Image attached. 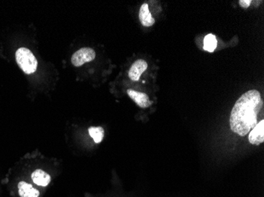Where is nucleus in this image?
Here are the masks:
<instances>
[{"instance_id":"nucleus-1","label":"nucleus","mask_w":264,"mask_h":197,"mask_svg":"<svg viewBox=\"0 0 264 197\" xmlns=\"http://www.w3.org/2000/svg\"><path fill=\"white\" fill-rule=\"evenodd\" d=\"M262 108L259 91L250 90L236 102L231 111L229 125L234 133L244 137L256 126L257 116Z\"/></svg>"},{"instance_id":"nucleus-2","label":"nucleus","mask_w":264,"mask_h":197,"mask_svg":"<svg viewBox=\"0 0 264 197\" xmlns=\"http://www.w3.org/2000/svg\"><path fill=\"white\" fill-rule=\"evenodd\" d=\"M15 60L20 69H22L25 74H32L38 69V59L29 48L25 47L18 48L15 52Z\"/></svg>"},{"instance_id":"nucleus-3","label":"nucleus","mask_w":264,"mask_h":197,"mask_svg":"<svg viewBox=\"0 0 264 197\" xmlns=\"http://www.w3.org/2000/svg\"><path fill=\"white\" fill-rule=\"evenodd\" d=\"M96 57V52L91 48H82L79 50L76 51L75 53L72 55V63L73 66L76 67L82 66L86 62H91L94 60Z\"/></svg>"},{"instance_id":"nucleus-4","label":"nucleus","mask_w":264,"mask_h":197,"mask_svg":"<svg viewBox=\"0 0 264 197\" xmlns=\"http://www.w3.org/2000/svg\"><path fill=\"white\" fill-rule=\"evenodd\" d=\"M148 65L146 61L143 59H138L132 64L131 67L129 69V78L133 82H138L140 80V76L147 70Z\"/></svg>"},{"instance_id":"nucleus-5","label":"nucleus","mask_w":264,"mask_h":197,"mask_svg":"<svg viewBox=\"0 0 264 197\" xmlns=\"http://www.w3.org/2000/svg\"><path fill=\"white\" fill-rule=\"evenodd\" d=\"M127 93L129 97L141 108H147L151 106L152 102L146 93H140L133 89H128Z\"/></svg>"},{"instance_id":"nucleus-6","label":"nucleus","mask_w":264,"mask_h":197,"mask_svg":"<svg viewBox=\"0 0 264 197\" xmlns=\"http://www.w3.org/2000/svg\"><path fill=\"white\" fill-rule=\"evenodd\" d=\"M249 142L254 145H259L264 141V121L261 120L257 123L256 126L252 129L248 136Z\"/></svg>"},{"instance_id":"nucleus-7","label":"nucleus","mask_w":264,"mask_h":197,"mask_svg":"<svg viewBox=\"0 0 264 197\" xmlns=\"http://www.w3.org/2000/svg\"><path fill=\"white\" fill-rule=\"evenodd\" d=\"M139 18H140V22H141L143 26L150 27L155 23V20L152 17L151 13L150 12L148 4H143L141 6L140 14H139Z\"/></svg>"},{"instance_id":"nucleus-8","label":"nucleus","mask_w":264,"mask_h":197,"mask_svg":"<svg viewBox=\"0 0 264 197\" xmlns=\"http://www.w3.org/2000/svg\"><path fill=\"white\" fill-rule=\"evenodd\" d=\"M18 188L21 197H38L40 195L39 191L25 181H20Z\"/></svg>"},{"instance_id":"nucleus-9","label":"nucleus","mask_w":264,"mask_h":197,"mask_svg":"<svg viewBox=\"0 0 264 197\" xmlns=\"http://www.w3.org/2000/svg\"><path fill=\"white\" fill-rule=\"evenodd\" d=\"M31 178L36 185L47 186L51 182V177L42 170H36L31 174Z\"/></svg>"},{"instance_id":"nucleus-10","label":"nucleus","mask_w":264,"mask_h":197,"mask_svg":"<svg viewBox=\"0 0 264 197\" xmlns=\"http://www.w3.org/2000/svg\"><path fill=\"white\" fill-rule=\"evenodd\" d=\"M217 41L216 37L213 34H208L204 38V49L208 52H214V50L216 49Z\"/></svg>"},{"instance_id":"nucleus-11","label":"nucleus","mask_w":264,"mask_h":197,"mask_svg":"<svg viewBox=\"0 0 264 197\" xmlns=\"http://www.w3.org/2000/svg\"><path fill=\"white\" fill-rule=\"evenodd\" d=\"M89 133L90 137L93 139L96 144H99L103 140L105 136V130L102 127H89Z\"/></svg>"},{"instance_id":"nucleus-12","label":"nucleus","mask_w":264,"mask_h":197,"mask_svg":"<svg viewBox=\"0 0 264 197\" xmlns=\"http://www.w3.org/2000/svg\"><path fill=\"white\" fill-rule=\"evenodd\" d=\"M251 3H252L251 0H241L239 2V4L241 8H244V9H247V8H249V6L251 5Z\"/></svg>"}]
</instances>
